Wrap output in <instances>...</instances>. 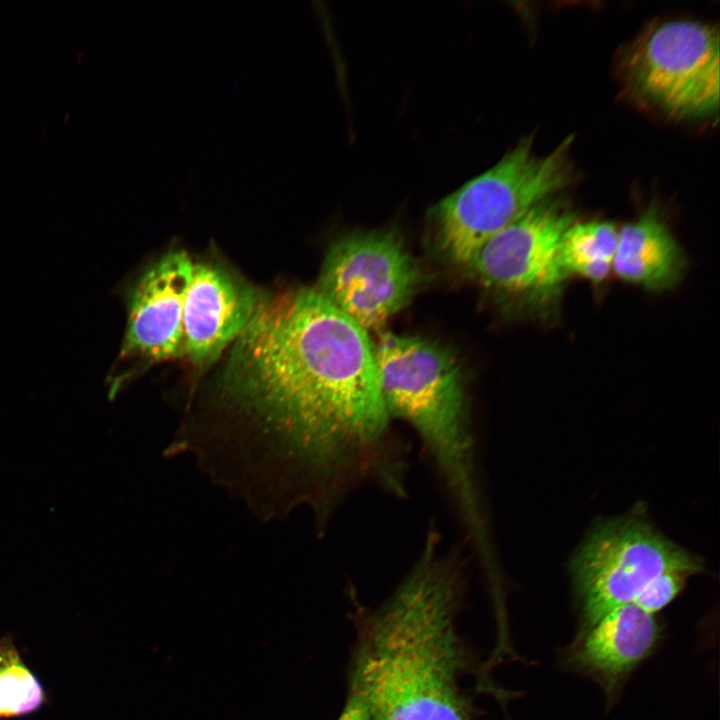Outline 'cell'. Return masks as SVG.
<instances>
[{"instance_id":"cell-16","label":"cell","mask_w":720,"mask_h":720,"mask_svg":"<svg viewBox=\"0 0 720 720\" xmlns=\"http://www.w3.org/2000/svg\"><path fill=\"white\" fill-rule=\"evenodd\" d=\"M338 720H371L363 689L352 675L346 702Z\"/></svg>"},{"instance_id":"cell-5","label":"cell","mask_w":720,"mask_h":720,"mask_svg":"<svg viewBox=\"0 0 720 720\" xmlns=\"http://www.w3.org/2000/svg\"><path fill=\"white\" fill-rule=\"evenodd\" d=\"M621 68L631 91L671 118L696 121L718 113L719 36L710 25H654L626 48Z\"/></svg>"},{"instance_id":"cell-6","label":"cell","mask_w":720,"mask_h":720,"mask_svg":"<svg viewBox=\"0 0 720 720\" xmlns=\"http://www.w3.org/2000/svg\"><path fill=\"white\" fill-rule=\"evenodd\" d=\"M701 569L699 560L640 518L605 522L586 539L572 564L580 629L634 603L642 590L665 572L692 575Z\"/></svg>"},{"instance_id":"cell-8","label":"cell","mask_w":720,"mask_h":720,"mask_svg":"<svg viewBox=\"0 0 720 720\" xmlns=\"http://www.w3.org/2000/svg\"><path fill=\"white\" fill-rule=\"evenodd\" d=\"M574 221L565 204L544 200L485 242L464 267L486 289L543 314L567 281L558 254L562 235Z\"/></svg>"},{"instance_id":"cell-12","label":"cell","mask_w":720,"mask_h":720,"mask_svg":"<svg viewBox=\"0 0 720 720\" xmlns=\"http://www.w3.org/2000/svg\"><path fill=\"white\" fill-rule=\"evenodd\" d=\"M685 268L683 250L656 208L618 231L612 270L622 280L664 291L679 283Z\"/></svg>"},{"instance_id":"cell-1","label":"cell","mask_w":720,"mask_h":720,"mask_svg":"<svg viewBox=\"0 0 720 720\" xmlns=\"http://www.w3.org/2000/svg\"><path fill=\"white\" fill-rule=\"evenodd\" d=\"M220 388L245 424L202 459L212 471L223 463L215 476L250 503L304 505L321 524L365 483L405 494L374 344L316 287L265 297Z\"/></svg>"},{"instance_id":"cell-7","label":"cell","mask_w":720,"mask_h":720,"mask_svg":"<svg viewBox=\"0 0 720 720\" xmlns=\"http://www.w3.org/2000/svg\"><path fill=\"white\" fill-rule=\"evenodd\" d=\"M423 271L393 229L355 231L335 240L316 289L364 330L381 329L410 304Z\"/></svg>"},{"instance_id":"cell-10","label":"cell","mask_w":720,"mask_h":720,"mask_svg":"<svg viewBox=\"0 0 720 720\" xmlns=\"http://www.w3.org/2000/svg\"><path fill=\"white\" fill-rule=\"evenodd\" d=\"M265 297L220 264L193 263L183 309L184 356L200 367L217 360L243 332Z\"/></svg>"},{"instance_id":"cell-3","label":"cell","mask_w":720,"mask_h":720,"mask_svg":"<svg viewBox=\"0 0 720 720\" xmlns=\"http://www.w3.org/2000/svg\"><path fill=\"white\" fill-rule=\"evenodd\" d=\"M382 397L389 416L418 435L439 477L472 472L474 439L464 378L444 346L416 335L382 333L374 344Z\"/></svg>"},{"instance_id":"cell-4","label":"cell","mask_w":720,"mask_h":720,"mask_svg":"<svg viewBox=\"0 0 720 720\" xmlns=\"http://www.w3.org/2000/svg\"><path fill=\"white\" fill-rule=\"evenodd\" d=\"M572 137L549 154L522 140L486 172L436 203L428 213L437 247L451 263L465 266L491 237L571 182Z\"/></svg>"},{"instance_id":"cell-9","label":"cell","mask_w":720,"mask_h":720,"mask_svg":"<svg viewBox=\"0 0 720 720\" xmlns=\"http://www.w3.org/2000/svg\"><path fill=\"white\" fill-rule=\"evenodd\" d=\"M193 262L173 250L150 265L127 293V327L110 393L127 380L135 362H155L184 355L183 309Z\"/></svg>"},{"instance_id":"cell-2","label":"cell","mask_w":720,"mask_h":720,"mask_svg":"<svg viewBox=\"0 0 720 720\" xmlns=\"http://www.w3.org/2000/svg\"><path fill=\"white\" fill-rule=\"evenodd\" d=\"M466 587L458 552H440L431 529L389 597L361 617L350 675L371 720H472L460 680L470 656L456 626Z\"/></svg>"},{"instance_id":"cell-15","label":"cell","mask_w":720,"mask_h":720,"mask_svg":"<svg viewBox=\"0 0 720 720\" xmlns=\"http://www.w3.org/2000/svg\"><path fill=\"white\" fill-rule=\"evenodd\" d=\"M688 576L690 574L682 571H668L659 575L642 590L634 604L654 615L675 599Z\"/></svg>"},{"instance_id":"cell-13","label":"cell","mask_w":720,"mask_h":720,"mask_svg":"<svg viewBox=\"0 0 720 720\" xmlns=\"http://www.w3.org/2000/svg\"><path fill=\"white\" fill-rule=\"evenodd\" d=\"M618 229L606 221H574L563 233L559 265L566 279L578 276L593 282L605 280L612 271Z\"/></svg>"},{"instance_id":"cell-14","label":"cell","mask_w":720,"mask_h":720,"mask_svg":"<svg viewBox=\"0 0 720 720\" xmlns=\"http://www.w3.org/2000/svg\"><path fill=\"white\" fill-rule=\"evenodd\" d=\"M44 688L25 663L13 638L0 637V718L33 713L45 702Z\"/></svg>"},{"instance_id":"cell-11","label":"cell","mask_w":720,"mask_h":720,"mask_svg":"<svg viewBox=\"0 0 720 720\" xmlns=\"http://www.w3.org/2000/svg\"><path fill=\"white\" fill-rule=\"evenodd\" d=\"M661 635L653 614L626 604L580 629L563 662L595 681L614 700L631 673L655 651Z\"/></svg>"}]
</instances>
